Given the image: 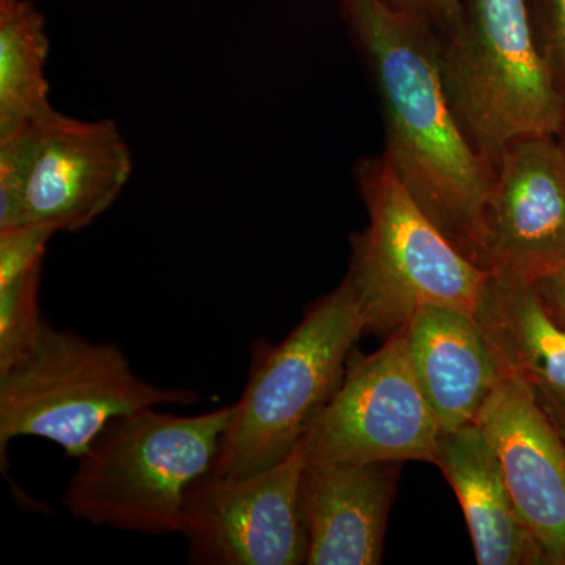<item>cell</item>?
I'll use <instances>...</instances> for the list:
<instances>
[{
    "label": "cell",
    "instance_id": "1",
    "mask_svg": "<svg viewBox=\"0 0 565 565\" xmlns=\"http://www.w3.org/2000/svg\"><path fill=\"white\" fill-rule=\"evenodd\" d=\"M384 121L382 152L416 203L481 267L493 163L476 150L441 73L440 40L381 0H338Z\"/></svg>",
    "mask_w": 565,
    "mask_h": 565
},
{
    "label": "cell",
    "instance_id": "2",
    "mask_svg": "<svg viewBox=\"0 0 565 565\" xmlns=\"http://www.w3.org/2000/svg\"><path fill=\"white\" fill-rule=\"evenodd\" d=\"M233 411L180 416L148 407L115 416L77 459L63 505L95 526L181 534L185 494L214 470Z\"/></svg>",
    "mask_w": 565,
    "mask_h": 565
},
{
    "label": "cell",
    "instance_id": "3",
    "mask_svg": "<svg viewBox=\"0 0 565 565\" xmlns=\"http://www.w3.org/2000/svg\"><path fill=\"white\" fill-rule=\"evenodd\" d=\"M364 332L359 300L344 277L311 305L285 341L255 345L247 385L234 404L212 471L243 479L291 455L343 382Z\"/></svg>",
    "mask_w": 565,
    "mask_h": 565
},
{
    "label": "cell",
    "instance_id": "4",
    "mask_svg": "<svg viewBox=\"0 0 565 565\" xmlns=\"http://www.w3.org/2000/svg\"><path fill=\"white\" fill-rule=\"evenodd\" d=\"M370 223L352 237L349 273L366 332L393 334L423 307L475 313L489 270L456 247L384 156L353 167Z\"/></svg>",
    "mask_w": 565,
    "mask_h": 565
},
{
    "label": "cell",
    "instance_id": "5",
    "mask_svg": "<svg viewBox=\"0 0 565 565\" xmlns=\"http://www.w3.org/2000/svg\"><path fill=\"white\" fill-rule=\"evenodd\" d=\"M440 58L457 117L487 161L523 137L556 136L565 96L535 35L530 0H459Z\"/></svg>",
    "mask_w": 565,
    "mask_h": 565
},
{
    "label": "cell",
    "instance_id": "6",
    "mask_svg": "<svg viewBox=\"0 0 565 565\" xmlns=\"http://www.w3.org/2000/svg\"><path fill=\"white\" fill-rule=\"evenodd\" d=\"M199 399L143 381L118 345L46 322L31 351L0 373V449L3 456L13 438L40 437L77 460L115 416Z\"/></svg>",
    "mask_w": 565,
    "mask_h": 565
},
{
    "label": "cell",
    "instance_id": "7",
    "mask_svg": "<svg viewBox=\"0 0 565 565\" xmlns=\"http://www.w3.org/2000/svg\"><path fill=\"white\" fill-rule=\"evenodd\" d=\"M131 173V150L114 121L52 109L0 136V230L79 232L109 210Z\"/></svg>",
    "mask_w": 565,
    "mask_h": 565
},
{
    "label": "cell",
    "instance_id": "8",
    "mask_svg": "<svg viewBox=\"0 0 565 565\" xmlns=\"http://www.w3.org/2000/svg\"><path fill=\"white\" fill-rule=\"evenodd\" d=\"M440 434L403 327L377 351L351 355L343 382L302 446L308 463H434Z\"/></svg>",
    "mask_w": 565,
    "mask_h": 565
},
{
    "label": "cell",
    "instance_id": "9",
    "mask_svg": "<svg viewBox=\"0 0 565 565\" xmlns=\"http://www.w3.org/2000/svg\"><path fill=\"white\" fill-rule=\"evenodd\" d=\"M302 441L285 460L243 479L203 476L185 494L181 534L196 565L307 564Z\"/></svg>",
    "mask_w": 565,
    "mask_h": 565
},
{
    "label": "cell",
    "instance_id": "10",
    "mask_svg": "<svg viewBox=\"0 0 565 565\" xmlns=\"http://www.w3.org/2000/svg\"><path fill=\"white\" fill-rule=\"evenodd\" d=\"M565 263V154L556 136L523 137L493 163L481 267L535 280Z\"/></svg>",
    "mask_w": 565,
    "mask_h": 565
},
{
    "label": "cell",
    "instance_id": "11",
    "mask_svg": "<svg viewBox=\"0 0 565 565\" xmlns=\"http://www.w3.org/2000/svg\"><path fill=\"white\" fill-rule=\"evenodd\" d=\"M476 423L497 452L527 533L548 565H565V441L533 386L505 374Z\"/></svg>",
    "mask_w": 565,
    "mask_h": 565
},
{
    "label": "cell",
    "instance_id": "12",
    "mask_svg": "<svg viewBox=\"0 0 565 565\" xmlns=\"http://www.w3.org/2000/svg\"><path fill=\"white\" fill-rule=\"evenodd\" d=\"M399 462L307 463L302 509L308 565H377Z\"/></svg>",
    "mask_w": 565,
    "mask_h": 565
},
{
    "label": "cell",
    "instance_id": "13",
    "mask_svg": "<svg viewBox=\"0 0 565 565\" xmlns=\"http://www.w3.org/2000/svg\"><path fill=\"white\" fill-rule=\"evenodd\" d=\"M404 332L441 434L476 423L505 373L475 316L430 305L408 319Z\"/></svg>",
    "mask_w": 565,
    "mask_h": 565
},
{
    "label": "cell",
    "instance_id": "14",
    "mask_svg": "<svg viewBox=\"0 0 565 565\" xmlns=\"http://www.w3.org/2000/svg\"><path fill=\"white\" fill-rule=\"evenodd\" d=\"M435 465L455 490L479 565H548L516 514L497 452L478 423L438 437Z\"/></svg>",
    "mask_w": 565,
    "mask_h": 565
},
{
    "label": "cell",
    "instance_id": "15",
    "mask_svg": "<svg viewBox=\"0 0 565 565\" xmlns=\"http://www.w3.org/2000/svg\"><path fill=\"white\" fill-rule=\"evenodd\" d=\"M473 316L505 374L565 396V329L546 313L533 281L489 273Z\"/></svg>",
    "mask_w": 565,
    "mask_h": 565
},
{
    "label": "cell",
    "instance_id": "16",
    "mask_svg": "<svg viewBox=\"0 0 565 565\" xmlns=\"http://www.w3.org/2000/svg\"><path fill=\"white\" fill-rule=\"evenodd\" d=\"M46 20L31 0H0V136L54 109Z\"/></svg>",
    "mask_w": 565,
    "mask_h": 565
},
{
    "label": "cell",
    "instance_id": "17",
    "mask_svg": "<svg viewBox=\"0 0 565 565\" xmlns=\"http://www.w3.org/2000/svg\"><path fill=\"white\" fill-rule=\"evenodd\" d=\"M41 274L43 262L0 282V373L31 351L46 323L40 315Z\"/></svg>",
    "mask_w": 565,
    "mask_h": 565
},
{
    "label": "cell",
    "instance_id": "18",
    "mask_svg": "<svg viewBox=\"0 0 565 565\" xmlns=\"http://www.w3.org/2000/svg\"><path fill=\"white\" fill-rule=\"evenodd\" d=\"M55 233L46 225L0 230V282L9 281L44 262L46 245Z\"/></svg>",
    "mask_w": 565,
    "mask_h": 565
},
{
    "label": "cell",
    "instance_id": "19",
    "mask_svg": "<svg viewBox=\"0 0 565 565\" xmlns=\"http://www.w3.org/2000/svg\"><path fill=\"white\" fill-rule=\"evenodd\" d=\"M535 35L565 96V0H530Z\"/></svg>",
    "mask_w": 565,
    "mask_h": 565
},
{
    "label": "cell",
    "instance_id": "20",
    "mask_svg": "<svg viewBox=\"0 0 565 565\" xmlns=\"http://www.w3.org/2000/svg\"><path fill=\"white\" fill-rule=\"evenodd\" d=\"M394 11L422 22L444 40L459 21V0H381Z\"/></svg>",
    "mask_w": 565,
    "mask_h": 565
},
{
    "label": "cell",
    "instance_id": "21",
    "mask_svg": "<svg viewBox=\"0 0 565 565\" xmlns=\"http://www.w3.org/2000/svg\"><path fill=\"white\" fill-rule=\"evenodd\" d=\"M535 292L553 321L565 329V263L533 280Z\"/></svg>",
    "mask_w": 565,
    "mask_h": 565
},
{
    "label": "cell",
    "instance_id": "22",
    "mask_svg": "<svg viewBox=\"0 0 565 565\" xmlns=\"http://www.w3.org/2000/svg\"><path fill=\"white\" fill-rule=\"evenodd\" d=\"M533 390L539 403L544 407L550 419L555 423L556 429L559 430L561 437L565 441V396L546 392V390L534 388V386Z\"/></svg>",
    "mask_w": 565,
    "mask_h": 565
},
{
    "label": "cell",
    "instance_id": "23",
    "mask_svg": "<svg viewBox=\"0 0 565 565\" xmlns=\"http://www.w3.org/2000/svg\"><path fill=\"white\" fill-rule=\"evenodd\" d=\"M556 139H557V143H559L561 148H563V151L565 154V111H564L563 121H561L559 129H557V132H556Z\"/></svg>",
    "mask_w": 565,
    "mask_h": 565
}]
</instances>
